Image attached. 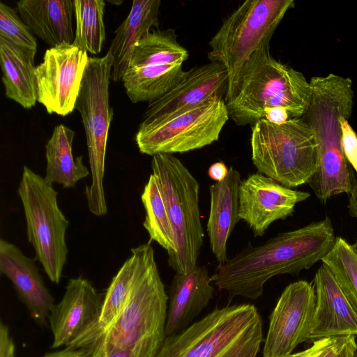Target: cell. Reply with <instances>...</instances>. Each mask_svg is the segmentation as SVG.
<instances>
[{
	"label": "cell",
	"instance_id": "6da1fadb",
	"mask_svg": "<svg viewBox=\"0 0 357 357\" xmlns=\"http://www.w3.org/2000/svg\"><path fill=\"white\" fill-rule=\"evenodd\" d=\"M337 237L328 216L298 229L281 232L264 244L249 243L235 256L219 264L211 276L219 290L229 296L255 300L265 283L274 276L298 274L321 261Z\"/></svg>",
	"mask_w": 357,
	"mask_h": 357
},
{
	"label": "cell",
	"instance_id": "7a4b0ae2",
	"mask_svg": "<svg viewBox=\"0 0 357 357\" xmlns=\"http://www.w3.org/2000/svg\"><path fill=\"white\" fill-rule=\"evenodd\" d=\"M312 96L303 116L317 144V170L308 184L326 203L342 193L350 194L353 181L342 145L341 118L349 119L353 109L352 81L334 73L310 78Z\"/></svg>",
	"mask_w": 357,
	"mask_h": 357
},
{
	"label": "cell",
	"instance_id": "3957f363",
	"mask_svg": "<svg viewBox=\"0 0 357 357\" xmlns=\"http://www.w3.org/2000/svg\"><path fill=\"white\" fill-rule=\"evenodd\" d=\"M168 296L150 242L123 310L93 346V357L131 349L139 357H155L165 339Z\"/></svg>",
	"mask_w": 357,
	"mask_h": 357
},
{
	"label": "cell",
	"instance_id": "277c9868",
	"mask_svg": "<svg viewBox=\"0 0 357 357\" xmlns=\"http://www.w3.org/2000/svg\"><path fill=\"white\" fill-rule=\"evenodd\" d=\"M312 89L302 73L275 59L270 43L259 47L241 71L235 96L226 102L236 125L253 126L264 119L267 108H285L291 119L303 117L310 102Z\"/></svg>",
	"mask_w": 357,
	"mask_h": 357
},
{
	"label": "cell",
	"instance_id": "5b68a950",
	"mask_svg": "<svg viewBox=\"0 0 357 357\" xmlns=\"http://www.w3.org/2000/svg\"><path fill=\"white\" fill-rule=\"evenodd\" d=\"M263 341L254 305L215 308L183 331L166 336L155 357H257Z\"/></svg>",
	"mask_w": 357,
	"mask_h": 357
},
{
	"label": "cell",
	"instance_id": "8992f818",
	"mask_svg": "<svg viewBox=\"0 0 357 357\" xmlns=\"http://www.w3.org/2000/svg\"><path fill=\"white\" fill-rule=\"evenodd\" d=\"M294 0H248L222 22L208 43V59L224 66L228 74L225 102L234 98L243 66L271 39Z\"/></svg>",
	"mask_w": 357,
	"mask_h": 357
},
{
	"label": "cell",
	"instance_id": "52a82bcc",
	"mask_svg": "<svg viewBox=\"0 0 357 357\" xmlns=\"http://www.w3.org/2000/svg\"><path fill=\"white\" fill-rule=\"evenodd\" d=\"M151 169L174 232L175 246L167 253V261L176 273H186L197 265L204 243L199 204V184L172 154L152 156Z\"/></svg>",
	"mask_w": 357,
	"mask_h": 357
},
{
	"label": "cell",
	"instance_id": "ba28073f",
	"mask_svg": "<svg viewBox=\"0 0 357 357\" xmlns=\"http://www.w3.org/2000/svg\"><path fill=\"white\" fill-rule=\"evenodd\" d=\"M251 159L259 173L294 188L308 183L317 170V144L303 116L281 125L265 119L251 129Z\"/></svg>",
	"mask_w": 357,
	"mask_h": 357
},
{
	"label": "cell",
	"instance_id": "9c48e42d",
	"mask_svg": "<svg viewBox=\"0 0 357 357\" xmlns=\"http://www.w3.org/2000/svg\"><path fill=\"white\" fill-rule=\"evenodd\" d=\"M112 65L113 57L109 51L102 57L89 58L75 104L86 132L91 176L84 194L90 212L96 216L107 213L103 178L107 136L113 117L109 102Z\"/></svg>",
	"mask_w": 357,
	"mask_h": 357
},
{
	"label": "cell",
	"instance_id": "30bf717a",
	"mask_svg": "<svg viewBox=\"0 0 357 357\" xmlns=\"http://www.w3.org/2000/svg\"><path fill=\"white\" fill-rule=\"evenodd\" d=\"M17 194L22 201L27 238L49 279L59 284L66 263L69 222L59 208L52 183L24 167Z\"/></svg>",
	"mask_w": 357,
	"mask_h": 357
},
{
	"label": "cell",
	"instance_id": "8fae6325",
	"mask_svg": "<svg viewBox=\"0 0 357 357\" xmlns=\"http://www.w3.org/2000/svg\"><path fill=\"white\" fill-rule=\"evenodd\" d=\"M224 98H215L190 109L142 121L135 141L142 153H183L218 140L229 120Z\"/></svg>",
	"mask_w": 357,
	"mask_h": 357
},
{
	"label": "cell",
	"instance_id": "7c38bea8",
	"mask_svg": "<svg viewBox=\"0 0 357 357\" xmlns=\"http://www.w3.org/2000/svg\"><path fill=\"white\" fill-rule=\"evenodd\" d=\"M89 58L86 51L74 44L46 50L35 76L37 101L49 114L65 116L75 109Z\"/></svg>",
	"mask_w": 357,
	"mask_h": 357
},
{
	"label": "cell",
	"instance_id": "4fadbf2b",
	"mask_svg": "<svg viewBox=\"0 0 357 357\" xmlns=\"http://www.w3.org/2000/svg\"><path fill=\"white\" fill-rule=\"evenodd\" d=\"M102 300L86 279H70L61 300L54 305L48 318L53 335L52 348L91 347Z\"/></svg>",
	"mask_w": 357,
	"mask_h": 357
},
{
	"label": "cell",
	"instance_id": "5bb4252c",
	"mask_svg": "<svg viewBox=\"0 0 357 357\" xmlns=\"http://www.w3.org/2000/svg\"><path fill=\"white\" fill-rule=\"evenodd\" d=\"M314 308L312 283L298 280L287 286L269 317L263 357H290L298 344L309 340Z\"/></svg>",
	"mask_w": 357,
	"mask_h": 357
},
{
	"label": "cell",
	"instance_id": "9a60e30c",
	"mask_svg": "<svg viewBox=\"0 0 357 357\" xmlns=\"http://www.w3.org/2000/svg\"><path fill=\"white\" fill-rule=\"evenodd\" d=\"M310 196L307 192L285 187L261 173H254L240 183L238 215L255 237L262 236L273 222L291 216L296 204Z\"/></svg>",
	"mask_w": 357,
	"mask_h": 357
},
{
	"label": "cell",
	"instance_id": "2e32d148",
	"mask_svg": "<svg viewBox=\"0 0 357 357\" xmlns=\"http://www.w3.org/2000/svg\"><path fill=\"white\" fill-rule=\"evenodd\" d=\"M227 89L228 74L223 65L210 62L194 67L169 92L149 103L142 121L178 113L215 98H223Z\"/></svg>",
	"mask_w": 357,
	"mask_h": 357
},
{
	"label": "cell",
	"instance_id": "e0dca14e",
	"mask_svg": "<svg viewBox=\"0 0 357 357\" xmlns=\"http://www.w3.org/2000/svg\"><path fill=\"white\" fill-rule=\"evenodd\" d=\"M313 287L315 308L309 340L357 335V314L331 271L322 265L317 271Z\"/></svg>",
	"mask_w": 357,
	"mask_h": 357
},
{
	"label": "cell",
	"instance_id": "ac0fdd59",
	"mask_svg": "<svg viewBox=\"0 0 357 357\" xmlns=\"http://www.w3.org/2000/svg\"><path fill=\"white\" fill-rule=\"evenodd\" d=\"M0 271L11 282L32 319L40 325H45L54 303L35 260L13 243L1 238Z\"/></svg>",
	"mask_w": 357,
	"mask_h": 357
},
{
	"label": "cell",
	"instance_id": "d6986e66",
	"mask_svg": "<svg viewBox=\"0 0 357 357\" xmlns=\"http://www.w3.org/2000/svg\"><path fill=\"white\" fill-rule=\"evenodd\" d=\"M212 282L204 266L197 264L186 273H176L169 291L166 336L178 333L193 323L213 297Z\"/></svg>",
	"mask_w": 357,
	"mask_h": 357
},
{
	"label": "cell",
	"instance_id": "ffe728a7",
	"mask_svg": "<svg viewBox=\"0 0 357 357\" xmlns=\"http://www.w3.org/2000/svg\"><path fill=\"white\" fill-rule=\"evenodd\" d=\"M241 175L234 167L229 168L227 177L209 187L210 211L206 231L210 248L219 264L227 259V243L236 223L240 220L238 188Z\"/></svg>",
	"mask_w": 357,
	"mask_h": 357
},
{
	"label": "cell",
	"instance_id": "44dd1931",
	"mask_svg": "<svg viewBox=\"0 0 357 357\" xmlns=\"http://www.w3.org/2000/svg\"><path fill=\"white\" fill-rule=\"evenodd\" d=\"M17 9L32 33L51 47L73 44L74 1L20 0Z\"/></svg>",
	"mask_w": 357,
	"mask_h": 357
},
{
	"label": "cell",
	"instance_id": "7402d4cb",
	"mask_svg": "<svg viewBox=\"0 0 357 357\" xmlns=\"http://www.w3.org/2000/svg\"><path fill=\"white\" fill-rule=\"evenodd\" d=\"M160 0H135L129 14L115 30L109 52L113 57L111 79H122L139 41L151 31L158 27Z\"/></svg>",
	"mask_w": 357,
	"mask_h": 357
},
{
	"label": "cell",
	"instance_id": "603a6c76",
	"mask_svg": "<svg viewBox=\"0 0 357 357\" xmlns=\"http://www.w3.org/2000/svg\"><path fill=\"white\" fill-rule=\"evenodd\" d=\"M36 50L0 36V63L6 97L30 109L37 101L34 59Z\"/></svg>",
	"mask_w": 357,
	"mask_h": 357
},
{
	"label": "cell",
	"instance_id": "cb8c5ba5",
	"mask_svg": "<svg viewBox=\"0 0 357 357\" xmlns=\"http://www.w3.org/2000/svg\"><path fill=\"white\" fill-rule=\"evenodd\" d=\"M183 64H162L130 67L122 82L133 103L157 100L169 92L185 77Z\"/></svg>",
	"mask_w": 357,
	"mask_h": 357
},
{
	"label": "cell",
	"instance_id": "d4e9b609",
	"mask_svg": "<svg viewBox=\"0 0 357 357\" xmlns=\"http://www.w3.org/2000/svg\"><path fill=\"white\" fill-rule=\"evenodd\" d=\"M74 135V131L63 124L54 128L45 146L47 167L44 178L47 182L70 188L91 174L82 157L73 156Z\"/></svg>",
	"mask_w": 357,
	"mask_h": 357
},
{
	"label": "cell",
	"instance_id": "484cf974",
	"mask_svg": "<svg viewBox=\"0 0 357 357\" xmlns=\"http://www.w3.org/2000/svg\"><path fill=\"white\" fill-rule=\"evenodd\" d=\"M144 244L131 249V256L113 278L102 300L100 317L93 336L94 343L116 321L126 302L140 266Z\"/></svg>",
	"mask_w": 357,
	"mask_h": 357
},
{
	"label": "cell",
	"instance_id": "4316f807",
	"mask_svg": "<svg viewBox=\"0 0 357 357\" xmlns=\"http://www.w3.org/2000/svg\"><path fill=\"white\" fill-rule=\"evenodd\" d=\"M188 56V50L178 42L174 29H157L151 30L139 41L132 53L130 67L183 64Z\"/></svg>",
	"mask_w": 357,
	"mask_h": 357
},
{
	"label": "cell",
	"instance_id": "83f0119b",
	"mask_svg": "<svg viewBox=\"0 0 357 357\" xmlns=\"http://www.w3.org/2000/svg\"><path fill=\"white\" fill-rule=\"evenodd\" d=\"M145 209L143 226L150 239L168 252L174 249V236L166 205L155 176L151 174L141 195Z\"/></svg>",
	"mask_w": 357,
	"mask_h": 357
},
{
	"label": "cell",
	"instance_id": "f1b7e54d",
	"mask_svg": "<svg viewBox=\"0 0 357 357\" xmlns=\"http://www.w3.org/2000/svg\"><path fill=\"white\" fill-rule=\"evenodd\" d=\"M76 27L73 44L92 54H98L105 40L103 0L74 1Z\"/></svg>",
	"mask_w": 357,
	"mask_h": 357
},
{
	"label": "cell",
	"instance_id": "f546056e",
	"mask_svg": "<svg viewBox=\"0 0 357 357\" xmlns=\"http://www.w3.org/2000/svg\"><path fill=\"white\" fill-rule=\"evenodd\" d=\"M321 261L357 314V251L353 245L337 236L333 248Z\"/></svg>",
	"mask_w": 357,
	"mask_h": 357
},
{
	"label": "cell",
	"instance_id": "4dcf8cb0",
	"mask_svg": "<svg viewBox=\"0 0 357 357\" xmlns=\"http://www.w3.org/2000/svg\"><path fill=\"white\" fill-rule=\"evenodd\" d=\"M0 36L22 47L37 50V40L16 10L0 2Z\"/></svg>",
	"mask_w": 357,
	"mask_h": 357
},
{
	"label": "cell",
	"instance_id": "1f68e13d",
	"mask_svg": "<svg viewBox=\"0 0 357 357\" xmlns=\"http://www.w3.org/2000/svg\"><path fill=\"white\" fill-rule=\"evenodd\" d=\"M351 335L321 338L313 344L290 357H335L347 344Z\"/></svg>",
	"mask_w": 357,
	"mask_h": 357
},
{
	"label": "cell",
	"instance_id": "d6a6232c",
	"mask_svg": "<svg viewBox=\"0 0 357 357\" xmlns=\"http://www.w3.org/2000/svg\"><path fill=\"white\" fill-rule=\"evenodd\" d=\"M340 125L344 154L357 173V134L349 123V119L341 118Z\"/></svg>",
	"mask_w": 357,
	"mask_h": 357
},
{
	"label": "cell",
	"instance_id": "836d02e7",
	"mask_svg": "<svg viewBox=\"0 0 357 357\" xmlns=\"http://www.w3.org/2000/svg\"><path fill=\"white\" fill-rule=\"evenodd\" d=\"M15 346L8 326L0 323V357H15Z\"/></svg>",
	"mask_w": 357,
	"mask_h": 357
},
{
	"label": "cell",
	"instance_id": "e575fe53",
	"mask_svg": "<svg viewBox=\"0 0 357 357\" xmlns=\"http://www.w3.org/2000/svg\"><path fill=\"white\" fill-rule=\"evenodd\" d=\"M42 357H93L91 347H65L63 349L50 352Z\"/></svg>",
	"mask_w": 357,
	"mask_h": 357
},
{
	"label": "cell",
	"instance_id": "d590c367",
	"mask_svg": "<svg viewBox=\"0 0 357 357\" xmlns=\"http://www.w3.org/2000/svg\"><path fill=\"white\" fill-rule=\"evenodd\" d=\"M264 119L276 125L283 124L291 119L288 111L280 107L266 109L264 110Z\"/></svg>",
	"mask_w": 357,
	"mask_h": 357
},
{
	"label": "cell",
	"instance_id": "8d00e7d4",
	"mask_svg": "<svg viewBox=\"0 0 357 357\" xmlns=\"http://www.w3.org/2000/svg\"><path fill=\"white\" fill-rule=\"evenodd\" d=\"M229 169L223 162L213 163L208 169V176L216 182L223 181L227 176Z\"/></svg>",
	"mask_w": 357,
	"mask_h": 357
},
{
	"label": "cell",
	"instance_id": "74e56055",
	"mask_svg": "<svg viewBox=\"0 0 357 357\" xmlns=\"http://www.w3.org/2000/svg\"><path fill=\"white\" fill-rule=\"evenodd\" d=\"M356 337L355 335H351L347 344L335 357H355L357 351Z\"/></svg>",
	"mask_w": 357,
	"mask_h": 357
},
{
	"label": "cell",
	"instance_id": "f35d334b",
	"mask_svg": "<svg viewBox=\"0 0 357 357\" xmlns=\"http://www.w3.org/2000/svg\"><path fill=\"white\" fill-rule=\"evenodd\" d=\"M348 208L350 216L357 220V186L356 184L349 194Z\"/></svg>",
	"mask_w": 357,
	"mask_h": 357
},
{
	"label": "cell",
	"instance_id": "ab89813d",
	"mask_svg": "<svg viewBox=\"0 0 357 357\" xmlns=\"http://www.w3.org/2000/svg\"><path fill=\"white\" fill-rule=\"evenodd\" d=\"M102 357H139L137 354L131 349L115 351L107 354Z\"/></svg>",
	"mask_w": 357,
	"mask_h": 357
},
{
	"label": "cell",
	"instance_id": "60d3db41",
	"mask_svg": "<svg viewBox=\"0 0 357 357\" xmlns=\"http://www.w3.org/2000/svg\"><path fill=\"white\" fill-rule=\"evenodd\" d=\"M353 246H354V248L356 249V250L357 251V239H356V241L355 243H354V244H353Z\"/></svg>",
	"mask_w": 357,
	"mask_h": 357
},
{
	"label": "cell",
	"instance_id": "b9f144b4",
	"mask_svg": "<svg viewBox=\"0 0 357 357\" xmlns=\"http://www.w3.org/2000/svg\"><path fill=\"white\" fill-rule=\"evenodd\" d=\"M355 357H357V351H356V353Z\"/></svg>",
	"mask_w": 357,
	"mask_h": 357
}]
</instances>
